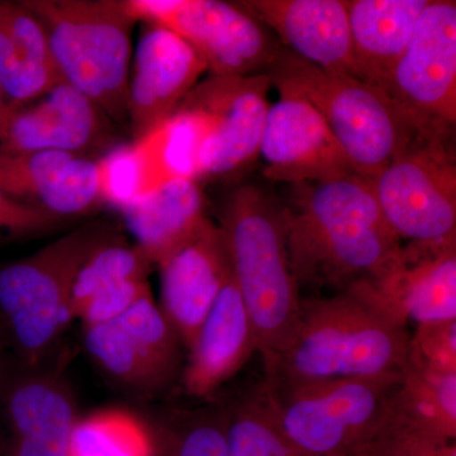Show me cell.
Returning <instances> with one entry per match:
<instances>
[{
    "label": "cell",
    "mask_w": 456,
    "mask_h": 456,
    "mask_svg": "<svg viewBox=\"0 0 456 456\" xmlns=\"http://www.w3.org/2000/svg\"><path fill=\"white\" fill-rule=\"evenodd\" d=\"M285 206L287 248L301 289L380 287L397 272L403 244L387 224L369 180L353 174L294 185Z\"/></svg>",
    "instance_id": "obj_1"
},
{
    "label": "cell",
    "mask_w": 456,
    "mask_h": 456,
    "mask_svg": "<svg viewBox=\"0 0 456 456\" xmlns=\"http://www.w3.org/2000/svg\"><path fill=\"white\" fill-rule=\"evenodd\" d=\"M411 332L370 285L329 297H301L292 342L264 364L269 383L402 374Z\"/></svg>",
    "instance_id": "obj_2"
},
{
    "label": "cell",
    "mask_w": 456,
    "mask_h": 456,
    "mask_svg": "<svg viewBox=\"0 0 456 456\" xmlns=\"http://www.w3.org/2000/svg\"><path fill=\"white\" fill-rule=\"evenodd\" d=\"M218 226L233 283L253 322L257 353L268 362L292 342L301 305L288 255L284 204L246 185L228 198Z\"/></svg>",
    "instance_id": "obj_3"
},
{
    "label": "cell",
    "mask_w": 456,
    "mask_h": 456,
    "mask_svg": "<svg viewBox=\"0 0 456 456\" xmlns=\"http://www.w3.org/2000/svg\"><path fill=\"white\" fill-rule=\"evenodd\" d=\"M279 92L310 102L325 119L356 175L371 180L401 154L421 128L382 89L303 61L279 47L265 71Z\"/></svg>",
    "instance_id": "obj_4"
},
{
    "label": "cell",
    "mask_w": 456,
    "mask_h": 456,
    "mask_svg": "<svg viewBox=\"0 0 456 456\" xmlns=\"http://www.w3.org/2000/svg\"><path fill=\"white\" fill-rule=\"evenodd\" d=\"M106 224L75 228L37 253L0 265V334L18 364H44L73 322L74 279L98 248L114 239Z\"/></svg>",
    "instance_id": "obj_5"
},
{
    "label": "cell",
    "mask_w": 456,
    "mask_h": 456,
    "mask_svg": "<svg viewBox=\"0 0 456 456\" xmlns=\"http://www.w3.org/2000/svg\"><path fill=\"white\" fill-rule=\"evenodd\" d=\"M402 374L260 387L275 425L302 454L362 456L391 416Z\"/></svg>",
    "instance_id": "obj_6"
},
{
    "label": "cell",
    "mask_w": 456,
    "mask_h": 456,
    "mask_svg": "<svg viewBox=\"0 0 456 456\" xmlns=\"http://www.w3.org/2000/svg\"><path fill=\"white\" fill-rule=\"evenodd\" d=\"M40 20L62 82L102 112L128 118L132 29L125 0H25Z\"/></svg>",
    "instance_id": "obj_7"
},
{
    "label": "cell",
    "mask_w": 456,
    "mask_h": 456,
    "mask_svg": "<svg viewBox=\"0 0 456 456\" xmlns=\"http://www.w3.org/2000/svg\"><path fill=\"white\" fill-rule=\"evenodd\" d=\"M454 128L417 134L369 180L387 224L406 245L456 242Z\"/></svg>",
    "instance_id": "obj_8"
},
{
    "label": "cell",
    "mask_w": 456,
    "mask_h": 456,
    "mask_svg": "<svg viewBox=\"0 0 456 456\" xmlns=\"http://www.w3.org/2000/svg\"><path fill=\"white\" fill-rule=\"evenodd\" d=\"M86 354L110 382L141 397H155L180 380L183 342L151 290L119 316L83 327Z\"/></svg>",
    "instance_id": "obj_9"
},
{
    "label": "cell",
    "mask_w": 456,
    "mask_h": 456,
    "mask_svg": "<svg viewBox=\"0 0 456 456\" xmlns=\"http://www.w3.org/2000/svg\"><path fill=\"white\" fill-rule=\"evenodd\" d=\"M126 5L134 20L165 27L187 42L212 75L246 77L266 71L279 49L241 3L126 0Z\"/></svg>",
    "instance_id": "obj_10"
},
{
    "label": "cell",
    "mask_w": 456,
    "mask_h": 456,
    "mask_svg": "<svg viewBox=\"0 0 456 456\" xmlns=\"http://www.w3.org/2000/svg\"><path fill=\"white\" fill-rule=\"evenodd\" d=\"M272 86L266 73L211 74L183 99L179 106L194 110L203 125L200 179L232 175L259 158Z\"/></svg>",
    "instance_id": "obj_11"
},
{
    "label": "cell",
    "mask_w": 456,
    "mask_h": 456,
    "mask_svg": "<svg viewBox=\"0 0 456 456\" xmlns=\"http://www.w3.org/2000/svg\"><path fill=\"white\" fill-rule=\"evenodd\" d=\"M383 92L425 130L455 127V2L430 0Z\"/></svg>",
    "instance_id": "obj_12"
},
{
    "label": "cell",
    "mask_w": 456,
    "mask_h": 456,
    "mask_svg": "<svg viewBox=\"0 0 456 456\" xmlns=\"http://www.w3.org/2000/svg\"><path fill=\"white\" fill-rule=\"evenodd\" d=\"M5 443L0 456H68L77 419L74 392L44 364H18L0 375Z\"/></svg>",
    "instance_id": "obj_13"
},
{
    "label": "cell",
    "mask_w": 456,
    "mask_h": 456,
    "mask_svg": "<svg viewBox=\"0 0 456 456\" xmlns=\"http://www.w3.org/2000/svg\"><path fill=\"white\" fill-rule=\"evenodd\" d=\"M270 106L261 139L264 175L274 182L305 184L355 174L316 108L289 92Z\"/></svg>",
    "instance_id": "obj_14"
},
{
    "label": "cell",
    "mask_w": 456,
    "mask_h": 456,
    "mask_svg": "<svg viewBox=\"0 0 456 456\" xmlns=\"http://www.w3.org/2000/svg\"><path fill=\"white\" fill-rule=\"evenodd\" d=\"M158 268L159 307L188 350L231 277L230 257L220 226L204 218Z\"/></svg>",
    "instance_id": "obj_15"
},
{
    "label": "cell",
    "mask_w": 456,
    "mask_h": 456,
    "mask_svg": "<svg viewBox=\"0 0 456 456\" xmlns=\"http://www.w3.org/2000/svg\"><path fill=\"white\" fill-rule=\"evenodd\" d=\"M207 66L196 51L165 27L146 23L128 83V119L134 140L175 112Z\"/></svg>",
    "instance_id": "obj_16"
},
{
    "label": "cell",
    "mask_w": 456,
    "mask_h": 456,
    "mask_svg": "<svg viewBox=\"0 0 456 456\" xmlns=\"http://www.w3.org/2000/svg\"><path fill=\"white\" fill-rule=\"evenodd\" d=\"M0 191L60 220L103 203L98 161L69 152L0 155Z\"/></svg>",
    "instance_id": "obj_17"
},
{
    "label": "cell",
    "mask_w": 456,
    "mask_h": 456,
    "mask_svg": "<svg viewBox=\"0 0 456 456\" xmlns=\"http://www.w3.org/2000/svg\"><path fill=\"white\" fill-rule=\"evenodd\" d=\"M101 108L64 82L25 106L0 127V155L60 151L84 155L103 134Z\"/></svg>",
    "instance_id": "obj_18"
},
{
    "label": "cell",
    "mask_w": 456,
    "mask_h": 456,
    "mask_svg": "<svg viewBox=\"0 0 456 456\" xmlns=\"http://www.w3.org/2000/svg\"><path fill=\"white\" fill-rule=\"evenodd\" d=\"M303 61L356 77L346 0L241 2Z\"/></svg>",
    "instance_id": "obj_19"
},
{
    "label": "cell",
    "mask_w": 456,
    "mask_h": 456,
    "mask_svg": "<svg viewBox=\"0 0 456 456\" xmlns=\"http://www.w3.org/2000/svg\"><path fill=\"white\" fill-rule=\"evenodd\" d=\"M179 382L191 398L211 399L257 353L253 322L232 274L189 347Z\"/></svg>",
    "instance_id": "obj_20"
},
{
    "label": "cell",
    "mask_w": 456,
    "mask_h": 456,
    "mask_svg": "<svg viewBox=\"0 0 456 456\" xmlns=\"http://www.w3.org/2000/svg\"><path fill=\"white\" fill-rule=\"evenodd\" d=\"M151 268L137 246L117 236L110 240L90 255L74 279L71 318L84 327L119 316L150 290Z\"/></svg>",
    "instance_id": "obj_21"
},
{
    "label": "cell",
    "mask_w": 456,
    "mask_h": 456,
    "mask_svg": "<svg viewBox=\"0 0 456 456\" xmlns=\"http://www.w3.org/2000/svg\"><path fill=\"white\" fill-rule=\"evenodd\" d=\"M430 0H346L356 77L384 89Z\"/></svg>",
    "instance_id": "obj_22"
},
{
    "label": "cell",
    "mask_w": 456,
    "mask_h": 456,
    "mask_svg": "<svg viewBox=\"0 0 456 456\" xmlns=\"http://www.w3.org/2000/svg\"><path fill=\"white\" fill-rule=\"evenodd\" d=\"M416 325L456 320V242L403 245L397 272L375 289Z\"/></svg>",
    "instance_id": "obj_23"
},
{
    "label": "cell",
    "mask_w": 456,
    "mask_h": 456,
    "mask_svg": "<svg viewBox=\"0 0 456 456\" xmlns=\"http://www.w3.org/2000/svg\"><path fill=\"white\" fill-rule=\"evenodd\" d=\"M121 212L134 246L152 266L173 253L207 218L202 191L191 179L170 180L137 197Z\"/></svg>",
    "instance_id": "obj_24"
},
{
    "label": "cell",
    "mask_w": 456,
    "mask_h": 456,
    "mask_svg": "<svg viewBox=\"0 0 456 456\" xmlns=\"http://www.w3.org/2000/svg\"><path fill=\"white\" fill-rule=\"evenodd\" d=\"M200 116L183 106L154 130L131 143L137 197L174 179L200 180L198 159L203 141Z\"/></svg>",
    "instance_id": "obj_25"
},
{
    "label": "cell",
    "mask_w": 456,
    "mask_h": 456,
    "mask_svg": "<svg viewBox=\"0 0 456 456\" xmlns=\"http://www.w3.org/2000/svg\"><path fill=\"white\" fill-rule=\"evenodd\" d=\"M393 413L407 424L456 441V371H440L407 362Z\"/></svg>",
    "instance_id": "obj_26"
},
{
    "label": "cell",
    "mask_w": 456,
    "mask_h": 456,
    "mask_svg": "<svg viewBox=\"0 0 456 456\" xmlns=\"http://www.w3.org/2000/svg\"><path fill=\"white\" fill-rule=\"evenodd\" d=\"M145 421L154 456H230L220 402L164 408Z\"/></svg>",
    "instance_id": "obj_27"
},
{
    "label": "cell",
    "mask_w": 456,
    "mask_h": 456,
    "mask_svg": "<svg viewBox=\"0 0 456 456\" xmlns=\"http://www.w3.org/2000/svg\"><path fill=\"white\" fill-rule=\"evenodd\" d=\"M220 404L230 456H305L275 425L260 382Z\"/></svg>",
    "instance_id": "obj_28"
},
{
    "label": "cell",
    "mask_w": 456,
    "mask_h": 456,
    "mask_svg": "<svg viewBox=\"0 0 456 456\" xmlns=\"http://www.w3.org/2000/svg\"><path fill=\"white\" fill-rule=\"evenodd\" d=\"M68 456H154L145 419L127 408L80 416Z\"/></svg>",
    "instance_id": "obj_29"
},
{
    "label": "cell",
    "mask_w": 456,
    "mask_h": 456,
    "mask_svg": "<svg viewBox=\"0 0 456 456\" xmlns=\"http://www.w3.org/2000/svg\"><path fill=\"white\" fill-rule=\"evenodd\" d=\"M60 83L59 73L35 64L0 26V89L11 107L31 103Z\"/></svg>",
    "instance_id": "obj_30"
},
{
    "label": "cell",
    "mask_w": 456,
    "mask_h": 456,
    "mask_svg": "<svg viewBox=\"0 0 456 456\" xmlns=\"http://www.w3.org/2000/svg\"><path fill=\"white\" fill-rule=\"evenodd\" d=\"M362 456H456V441L440 439L393 413Z\"/></svg>",
    "instance_id": "obj_31"
},
{
    "label": "cell",
    "mask_w": 456,
    "mask_h": 456,
    "mask_svg": "<svg viewBox=\"0 0 456 456\" xmlns=\"http://www.w3.org/2000/svg\"><path fill=\"white\" fill-rule=\"evenodd\" d=\"M407 362L440 371H456V320L417 325Z\"/></svg>",
    "instance_id": "obj_32"
},
{
    "label": "cell",
    "mask_w": 456,
    "mask_h": 456,
    "mask_svg": "<svg viewBox=\"0 0 456 456\" xmlns=\"http://www.w3.org/2000/svg\"><path fill=\"white\" fill-rule=\"evenodd\" d=\"M59 222L51 213L0 191V235H33L51 230Z\"/></svg>",
    "instance_id": "obj_33"
},
{
    "label": "cell",
    "mask_w": 456,
    "mask_h": 456,
    "mask_svg": "<svg viewBox=\"0 0 456 456\" xmlns=\"http://www.w3.org/2000/svg\"><path fill=\"white\" fill-rule=\"evenodd\" d=\"M12 108L13 107H11V104H9L7 99H5L4 94H3L2 89H0V127H2L3 123L7 119Z\"/></svg>",
    "instance_id": "obj_34"
},
{
    "label": "cell",
    "mask_w": 456,
    "mask_h": 456,
    "mask_svg": "<svg viewBox=\"0 0 456 456\" xmlns=\"http://www.w3.org/2000/svg\"><path fill=\"white\" fill-rule=\"evenodd\" d=\"M5 350H7V345H5L4 338L0 334V375H2L3 369H4V355Z\"/></svg>",
    "instance_id": "obj_35"
}]
</instances>
